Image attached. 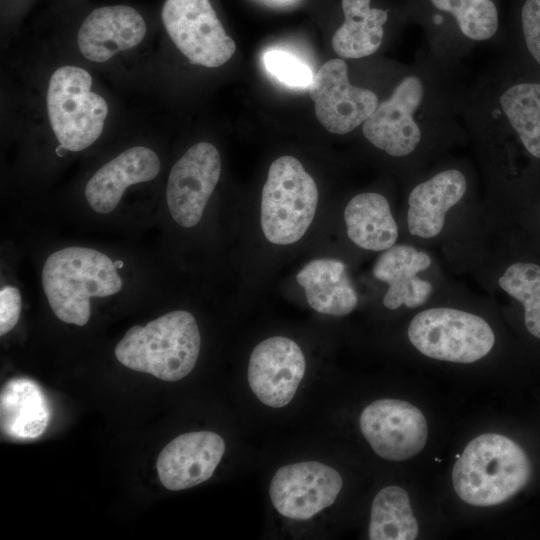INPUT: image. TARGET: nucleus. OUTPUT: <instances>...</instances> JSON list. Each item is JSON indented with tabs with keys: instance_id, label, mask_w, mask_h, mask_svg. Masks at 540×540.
I'll list each match as a JSON object with an SVG mask.
<instances>
[{
	"instance_id": "obj_10",
	"label": "nucleus",
	"mask_w": 540,
	"mask_h": 540,
	"mask_svg": "<svg viewBox=\"0 0 540 540\" xmlns=\"http://www.w3.org/2000/svg\"><path fill=\"white\" fill-rule=\"evenodd\" d=\"M318 121L329 132L346 134L362 125L378 106L376 94L352 85L341 58L325 62L309 85Z\"/></svg>"
},
{
	"instance_id": "obj_25",
	"label": "nucleus",
	"mask_w": 540,
	"mask_h": 540,
	"mask_svg": "<svg viewBox=\"0 0 540 540\" xmlns=\"http://www.w3.org/2000/svg\"><path fill=\"white\" fill-rule=\"evenodd\" d=\"M418 532L408 493L398 486L381 489L371 506L369 539L413 540Z\"/></svg>"
},
{
	"instance_id": "obj_11",
	"label": "nucleus",
	"mask_w": 540,
	"mask_h": 540,
	"mask_svg": "<svg viewBox=\"0 0 540 540\" xmlns=\"http://www.w3.org/2000/svg\"><path fill=\"white\" fill-rule=\"evenodd\" d=\"M342 484L332 467L317 461L299 462L276 471L269 495L281 515L307 520L335 502Z\"/></svg>"
},
{
	"instance_id": "obj_30",
	"label": "nucleus",
	"mask_w": 540,
	"mask_h": 540,
	"mask_svg": "<svg viewBox=\"0 0 540 540\" xmlns=\"http://www.w3.org/2000/svg\"><path fill=\"white\" fill-rule=\"evenodd\" d=\"M114 265L117 269H120L123 267V262L121 260H117L114 262Z\"/></svg>"
},
{
	"instance_id": "obj_22",
	"label": "nucleus",
	"mask_w": 540,
	"mask_h": 540,
	"mask_svg": "<svg viewBox=\"0 0 540 540\" xmlns=\"http://www.w3.org/2000/svg\"><path fill=\"white\" fill-rule=\"evenodd\" d=\"M348 238L359 248L383 252L399 238V227L388 200L376 192L355 195L344 210Z\"/></svg>"
},
{
	"instance_id": "obj_14",
	"label": "nucleus",
	"mask_w": 540,
	"mask_h": 540,
	"mask_svg": "<svg viewBox=\"0 0 540 540\" xmlns=\"http://www.w3.org/2000/svg\"><path fill=\"white\" fill-rule=\"evenodd\" d=\"M225 447L223 438L211 431L189 432L176 437L157 458L160 482L172 491L205 482L221 461Z\"/></svg>"
},
{
	"instance_id": "obj_23",
	"label": "nucleus",
	"mask_w": 540,
	"mask_h": 540,
	"mask_svg": "<svg viewBox=\"0 0 540 540\" xmlns=\"http://www.w3.org/2000/svg\"><path fill=\"white\" fill-rule=\"evenodd\" d=\"M344 22L332 37V47L341 58L359 59L380 47L390 10L372 6V0H341Z\"/></svg>"
},
{
	"instance_id": "obj_2",
	"label": "nucleus",
	"mask_w": 540,
	"mask_h": 540,
	"mask_svg": "<svg viewBox=\"0 0 540 540\" xmlns=\"http://www.w3.org/2000/svg\"><path fill=\"white\" fill-rule=\"evenodd\" d=\"M114 262L105 254L72 246L52 253L42 270V285L58 319L84 326L91 314V297L118 293L122 280Z\"/></svg>"
},
{
	"instance_id": "obj_26",
	"label": "nucleus",
	"mask_w": 540,
	"mask_h": 540,
	"mask_svg": "<svg viewBox=\"0 0 540 540\" xmlns=\"http://www.w3.org/2000/svg\"><path fill=\"white\" fill-rule=\"evenodd\" d=\"M498 287L522 304L527 331L540 339V265L517 261L497 278Z\"/></svg>"
},
{
	"instance_id": "obj_17",
	"label": "nucleus",
	"mask_w": 540,
	"mask_h": 540,
	"mask_svg": "<svg viewBox=\"0 0 540 540\" xmlns=\"http://www.w3.org/2000/svg\"><path fill=\"white\" fill-rule=\"evenodd\" d=\"M146 31L145 20L134 8L103 6L91 11L83 20L77 33V45L85 58L102 63L140 44Z\"/></svg>"
},
{
	"instance_id": "obj_12",
	"label": "nucleus",
	"mask_w": 540,
	"mask_h": 540,
	"mask_svg": "<svg viewBox=\"0 0 540 540\" xmlns=\"http://www.w3.org/2000/svg\"><path fill=\"white\" fill-rule=\"evenodd\" d=\"M221 174L215 146L200 142L190 147L171 168L166 198L172 218L190 228L199 223Z\"/></svg>"
},
{
	"instance_id": "obj_19",
	"label": "nucleus",
	"mask_w": 540,
	"mask_h": 540,
	"mask_svg": "<svg viewBox=\"0 0 540 540\" xmlns=\"http://www.w3.org/2000/svg\"><path fill=\"white\" fill-rule=\"evenodd\" d=\"M413 16L436 30H454L486 41L500 28V0H410Z\"/></svg>"
},
{
	"instance_id": "obj_21",
	"label": "nucleus",
	"mask_w": 540,
	"mask_h": 540,
	"mask_svg": "<svg viewBox=\"0 0 540 540\" xmlns=\"http://www.w3.org/2000/svg\"><path fill=\"white\" fill-rule=\"evenodd\" d=\"M1 431L9 438L39 437L50 421V409L39 385L27 378L6 382L0 395Z\"/></svg>"
},
{
	"instance_id": "obj_8",
	"label": "nucleus",
	"mask_w": 540,
	"mask_h": 540,
	"mask_svg": "<svg viewBox=\"0 0 540 540\" xmlns=\"http://www.w3.org/2000/svg\"><path fill=\"white\" fill-rule=\"evenodd\" d=\"M425 97V85L416 75L404 77L391 96L381 103L362 124L365 138L392 157L414 153L422 141L416 113Z\"/></svg>"
},
{
	"instance_id": "obj_28",
	"label": "nucleus",
	"mask_w": 540,
	"mask_h": 540,
	"mask_svg": "<svg viewBox=\"0 0 540 540\" xmlns=\"http://www.w3.org/2000/svg\"><path fill=\"white\" fill-rule=\"evenodd\" d=\"M512 15L527 50L540 66V0H512Z\"/></svg>"
},
{
	"instance_id": "obj_1",
	"label": "nucleus",
	"mask_w": 540,
	"mask_h": 540,
	"mask_svg": "<svg viewBox=\"0 0 540 540\" xmlns=\"http://www.w3.org/2000/svg\"><path fill=\"white\" fill-rule=\"evenodd\" d=\"M530 475L528 456L515 441L502 434L485 433L472 439L458 457L452 482L461 500L489 507L516 495Z\"/></svg>"
},
{
	"instance_id": "obj_7",
	"label": "nucleus",
	"mask_w": 540,
	"mask_h": 540,
	"mask_svg": "<svg viewBox=\"0 0 540 540\" xmlns=\"http://www.w3.org/2000/svg\"><path fill=\"white\" fill-rule=\"evenodd\" d=\"M161 17L170 39L191 64L214 68L235 53L236 44L209 0H166Z\"/></svg>"
},
{
	"instance_id": "obj_20",
	"label": "nucleus",
	"mask_w": 540,
	"mask_h": 540,
	"mask_svg": "<svg viewBox=\"0 0 540 540\" xmlns=\"http://www.w3.org/2000/svg\"><path fill=\"white\" fill-rule=\"evenodd\" d=\"M296 280L303 287L309 306L319 313L345 316L358 305V293L340 260H312L297 273Z\"/></svg>"
},
{
	"instance_id": "obj_15",
	"label": "nucleus",
	"mask_w": 540,
	"mask_h": 540,
	"mask_svg": "<svg viewBox=\"0 0 540 540\" xmlns=\"http://www.w3.org/2000/svg\"><path fill=\"white\" fill-rule=\"evenodd\" d=\"M467 191L466 175L457 168L441 170L416 184L407 198L408 233L420 240L439 237L449 213L463 201Z\"/></svg>"
},
{
	"instance_id": "obj_27",
	"label": "nucleus",
	"mask_w": 540,
	"mask_h": 540,
	"mask_svg": "<svg viewBox=\"0 0 540 540\" xmlns=\"http://www.w3.org/2000/svg\"><path fill=\"white\" fill-rule=\"evenodd\" d=\"M266 69L280 82L292 87H309L314 75L311 69L294 55L271 50L264 54Z\"/></svg>"
},
{
	"instance_id": "obj_24",
	"label": "nucleus",
	"mask_w": 540,
	"mask_h": 540,
	"mask_svg": "<svg viewBox=\"0 0 540 540\" xmlns=\"http://www.w3.org/2000/svg\"><path fill=\"white\" fill-rule=\"evenodd\" d=\"M499 108L521 145L540 160V82H519L499 96Z\"/></svg>"
},
{
	"instance_id": "obj_29",
	"label": "nucleus",
	"mask_w": 540,
	"mask_h": 540,
	"mask_svg": "<svg viewBox=\"0 0 540 540\" xmlns=\"http://www.w3.org/2000/svg\"><path fill=\"white\" fill-rule=\"evenodd\" d=\"M21 312V296L18 288L6 286L0 291V335L11 331Z\"/></svg>"
},
{
	"instance_id": "obj_9",
	"label": "nucleus",
	"mask_w": 540,
	"mask_h": 540,
	"mask_svg": "<svg viewBox=\"0 0 540 540\" xmlns=\"http://www.w3.org/2000/svg\"><path fill=\"white\" fill-rule=\"evenodd\" d=\"M361 432L373 451L389 461H404L422 451L428 438L423 413L399 399H379L359 418Z\"/></svg>"
},
{
	"instance_id": "obj_13",
	"label": "nucleus",
	"mask_w": 540,
	"mask_h": 540,
	"mask_svg": "<svg viewBox=\"0 0 540 540\" xmlns=\"http://www.w3.org/2000/svg\"><path fill=\"white\" fill-rule=\"evenodd\" d=\"M305 369L306 361L299 345L287 337L274 336L253 349L248 383L263 404L281 408L293 399Z\"/></svg>"
},
{
	"instance_id": "obj_18",
	"label": "nucleus",
	"mask_w": 540,
	"mask_h": 540,
	"mask_svg": "<svg viewBox=\"0 0 540 540\" xmlns=\"http://www.w3.org/2000/svg\"><path fill=\"white\" fill-rule=\"evenodd\" d=\"M160 160L150 148H129L103 165L87 182L85 197L97 213L107 214L120 202L125 189L154 179Z\"/></svg>"
},
{
	"instance_id": "obj_5",
	"label": "nucleus",
	"mask_w": 540,
	"mask_h": 540,
	"mask_svg": "<svg viewBox=\"0 0 540 540\" xmlns=\"http://www.w3.org/2000/svg\"><path fill=\"white\" fill-rule=\"evenodd\" d=\"M91 86L89 72L77 66L59 67L50 77L48 118L60 146L68 151L86 149L103 131L108 105Z\"/></svg>"
},
{
	"instance_id": "obj_6",
	"label": "nucleus",
	"mask_w": 540,
	"mask_h": 540,
	"mask_svg": "<svg viewBox=\"0 0 540 540\" xmlns=\"http://www.w3.org/2000/svg\"><path fill=\"white\" fill-rule=\"evenodd\" d=\"M407 336L424 356L462 364L484 358L495 344V333L483 317L448 306L431 307L415 314Z\"/></svg>"
},
{
	"instance_id": "obj_16",
	"label": "nucleus",
	"mask_w": 540,
	"mask_h": 540,
	"mask_svg": "<svg viewBox=\"0 0 540 540\" xmlns=\"http://www.w3.org/2000/svg\"><path fill=\"white\" fill-rule=\"evenodd\" d=\"M433 264L431 255L410 244H395L381 252L373 268V276L387 284L383 305L389 310L402 306L416 309L433 295L432 281L421 276Z\"/></svg>"
},
{
	"instance_id": "obj_4",
	"label": "nucleus",
	"mask_w": 540,
	"mask_h": 540,
	"mask_svg": "<svg viewBox=\"0 0 540 540\" xmlns=\"http://www.w3.org/2000/svg\"><path fill=\"white\" fill-rule=\"evenodd\" d=\"M318 204V189L301 162L281 156L269 167L261 194V228L276 245L300 240L311 225Z\"/></svg>"
},
{
	"instance_id": "obj_3",
	"label": "nucleus",
	"mask_w": 540,
	"mask_h": 540,
	"mask_svg": "<svg viewBox=\"0 0 540 540\" xmlns=\"http://www.w3.org/2000/svg\"><path fill=\"white\" fill-rule=\"evenodd\" d=\"M200 345L194 316L176 310L131 327L116 345L115 356L129 369L175 382L193 370Z\"/></svg>"
}]
</instances>
